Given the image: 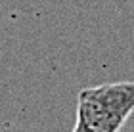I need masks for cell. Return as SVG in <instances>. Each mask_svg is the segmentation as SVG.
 <instances>
[{
  "label": "cell",
  "mask_w": 134,
  "mask_h": 132,
  "mask_svg": "<svg viewBox=\"0 0 134 132\" xmlns=\"http://www.w3.org/2000/svg\"><path fill=\"white\" fill-rule=\"evenodd\" d=\"M134 111V82L82 88L77 96V121L94 132H119Z\"/></svg>",
  "instance_id": "cell-1"
},
{
  "label": "cell",
  "mask_w": 134,
  "mask_h": 132,
  "mask_svg": "<svg viewBox=\"0 0 134 132\" xmlns=\"http://www.w3.org/2000/svg\"><path fill=\"white\" fill-rule=\"evenodd\" d=\"M73 132H94V130H90L86 124H82L81 121H77V123H75V128H73Z\"/></svg>",
  "instance_id": "cell-2"
}]
</instances>
